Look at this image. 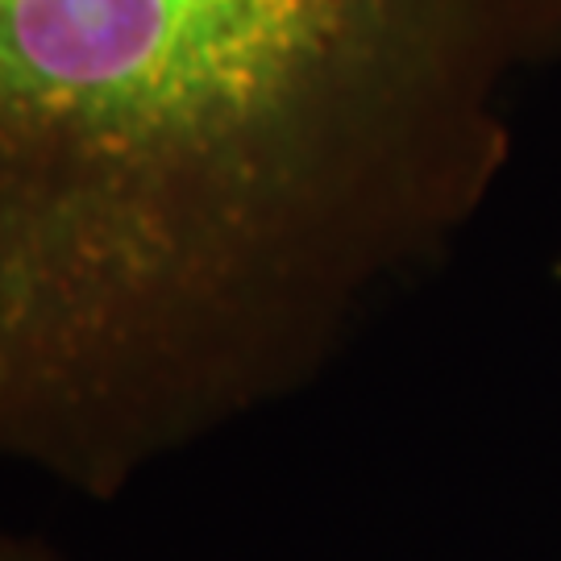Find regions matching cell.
I'll list each match as a JSON object with an SVG mask.
<instances>
[{
    "mask_svg": "<svg viewBox=\"0 0 561 561\" xmlns=\"http://www.w3.org/2000/svg\"><path fill=\"white\" fill-rule=\"evenodd\" d=\"M0 561H55V558L42 553V549H25L18 541H0Z\"/></svg>",
    "mask_w": 561,
    "mask_h": 561,
    "instance_id": "obj_2",
    "label": "cell"
},
{
    "mask_svg": "<svg viewBox=\"0 0 561 561\" xmlns=\"http://www.w3.org/2000/svg\"><path fill=\"white\" fill-rule=\"evenodd\" d=\"M553 50L561 0H0V454L121 466Z\"/></svg>",
    "mask_w": 561,
    "mask_h": 561,
    "instance_id": "obj_1",
    "label": "cell"
}]
</instances>
